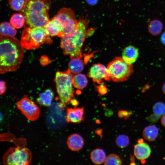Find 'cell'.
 <instances>
[{
	"label": "cell",
	"mask_w": 165,
	"mask_h": 165,
	"mask_svg": "<svg viewBox=\"0 0 165 165\" xmlns=\"http://www.w3.org/2000/svg\"><path fill=\"white\" fill-rule=\"evenodd\" d=\"M60 21L62 28L58 37L62 38L73 34L78 27V20L75 16L74 11L69 8H61L54 16Z\"/></svg>",
	"instance_id": "obj_7"
},
{
	"label": "cell",
	"mask_w": 165,
	"mask_h": 165,
	"mask_svg": "<svg viewBox=\"0 0 165 165\" xmlns=\"http://www.w3.org/2000/svg\"><path fill=\"white\" fill-rule=\"evenodd\" d=\"M80 59H72L68 63V69L73 74L79 73L83 69L84 62Z\"/></svg>",
	"instance_id": "obj_21"
},
{
	"label": "cell",
	"mask_w": 165,
	"mask_h": 165,
	"mask_svg": "<svg viewBox=\"0 0 165 165\" xmlns=\"http://www.w3.org/2000/svg\"><path fill=\"white\" fill-rule=\"evenodd\" d=\"M161 122L163 126L165 127V114L163 115L161 119Z\"/></svg>",
	"instance_id": "obj_35"
},
{
	"label": "cell",
	"mask_w": 165,
	"mask_h": 165,
	"mask_svg": "<svg viewBox=\"0 0 165 165\" xmlns=\"http://www.w3.org/2000/svg\"><path fill=\"white\" fill-rule=\"evenodd\" d=\"M160 39L161 42L163 44L165 45V32L162 35Z\"/></svg>",
	"instance_id": "obj_36"
},
{
	"label": "cell",
	"mask_w": 165,
	"mask_h": 165,
	"mask_svg": "<svg viewBox=\"0 0 165 165\" xmlns=\"http://www.w3.org/2000/svg\"><path fill=\"white\" fill-rule=\"evenodd\" d=\"M139 55L138 49L134 46L130 45L124 49L122 58L126 63L132 64L136 62Z\"/></svg>",
	"instance_id": "obj_14"
},
{
	"label": "cell",
	"mask_w": 165,
	"mask_h": 165,
	"mask_svg": "<svg viewBox=\"0 0 165 165\" xmlns=\"http://www.w3.org/2000/svg\"><path fill=\"white\" fill-rule=\"evenodd\" d=\"M103 130L102 129H97L95 131V132L97 134L99 135L101 137L102 136V132Z\"/></svg>",
	"instance_id": "obj_37"
},
{
	"label": "cell",
	"mask_w": 165,
	"mask_h": 165,
	"mask_svg": "<svg viewBox=\"0 0 165 165\" xmlns=\"http://www.w3.org/2000/svg\"><path fill=\"white\" fill-rule=\"evenodd\" d=\"M158 116L155 114L152 115L149 118V120L151 122H156L158 120Z\"/></svg>",
	"instance_id": "obj_30"
},
{
	"label": "cell",
	"mask_w": 165,
	"mask_h": 165,
	"mask_svg": "<svg viewBox=\"0 0 165 165\" xmlns=\"http://www.w3.org/2000/svg\"><path fill=\"white\" fill-rule=\"evenodd\" d=\"M87 75L94 82L99 84H103L104 80L109 81L111 79L107 68L100 64H93L88 72Z\"/></svg>",
	"instance_id": "obj_10"
},
{
	"label": "cell",
	"mask_w": 165,
	"mask_h": 165,
	"mask_svg": "<svg viewBox=\"0 0 165 165\" xmlns=\"http://www.w3.org/2000/svg\"><path fill=\"white\" fill-rule=\"evenodd\" d=\"M84 108H68L67 110L66 120L68 123H79L84 119Z\"/></svg>",
	"instance_id": "obj_12"
},
{
	"label": "cell",
	"mask_w": 165,
	"mask_h": 165,
	"mask_svg": "<svg viewBox=\"0 0 165 165\" xmlns=\"http://www.w3.org/2000/svg\"><path fill=\"white\" fill-rule=\"evenodd\" d=\"M89 23L86 18H80L76 31L72 35L61 38L60 46L64 53L69 55L71 59L82 57L81 49L85 39L92 35L95 31V29H88Z\"/></svg>",
	"instance_id": "obj_2"
},
{
	"label": "cell",
	"mask_w": 165,
	"mask_h": 165,
	"mask_svg": "<svg viewBox=\"0 0 165 165\" xmlns=\"http://www.w3.org/2000/svg\"><path fill=\"white\" fill-rule=\"evenodd\" d=\"M0 94L2 95L3 94L6 90V83L4 81L1 80L0 81Z\"/></svg>",
	"instance_id": "obj_29"
},
{
	"label": "cell",
	"mask_w": 165,
	"mask_h": 165,
	"mask_svg": "<svg viewBox=\"0 0 165 165\" xmlns=\"http://www.w3.org/2000/svg\"><path fill=\"white\" fill-rule=\"evenodd\" d=\"M87 3L91 5H94L96 4L98 0H86Z\"/></svg>",
	"instance_id": "obj_34"
},
{
	"label": "cell",
	"mask_w": 165,
	"mask_h": 165,
	"mask_svg": "<svg viewBox=\"0 0 165 165\" xmlns=\"http://www.w3.org/2000/svg\"><path fill=\"white\" fill-rule=\"evenodd\" d=\"M0 35L14 37L17 33V31L10 23L3 22L0 25Z\"/></svg>",
	"instance_id": "obj_20"
},
{
	"label": "cell",
	"mask_w": 165,
	"mask_h": 165,
	"mask_svg": "<svg viewBox=\"0 0 165 165\" xmlns=\"http://www.w3.org/2000/svg\"><path fill=\"white\" fill-rule=\"evenodd\" d=\"M25 0H9V4L10 8L15 11H20L23 8Z\"/></svg>",
	"instance_id": "obj_26"
},
{
	"label": "cell",
	"mask_w": 165,
	"mask_h": 165,
	"mask_svg": "<svg viewBox=\"0 0 165 165\" xmlns=\"http://www.w3.org/2000/svg\"><path fill=\"white\" fill-rule=\"evenodd\" d=\"M67 143L69 149L73 151H76L82 148L84 141L80 135L75 133L71 134L68 137Z\"/></svg>",
	"instance_id": "obj_15"
},
{
	"label": "cell",
	"mask_w": 165,
	"mask_h": 165,
	"mask_svg": "<svg viewBox=\"0 0 165 165\" xmlns=\"http://www.w3.org/2000/svg\"><path fill=\"white\" fill-rule=\"evenodd\" d=\"M162 89L163 92L164 94L165 95V83L163 85Z\"/></svg>",
	"instance_id": "obj_38"
},
{
	"label": "cell",
	"mask_w": 165,
	"mask_h": 165,
	"mask_svg": "<svg viewBox=\"0 0 165 165\" xmlns=\"http://www.w3.org/2000/svg\"><path fill=\"white\" fill-rule=\"evenodd\" d=\"M100 87L98 90L100 93L102 95L105 94L107 92V90L105 89V87L102 86H101Z\"/></svg>",
	"instance_id": "obj_31"
},
{
	"label": "cell",
	"mask_w": 165,
	"mask_h": 165,
	"mask_svg": "<svg viewBox=\"0 0 165 165\" xmlns=\"http://www.w3.org/2000/svg\"><path fill=\"white\" fill-rule=\"evenodd\" d=\"M51 4L50 0H25L20 13L29 27L44 28L49 20L48 12Z\"/></svg>",
	"instance_id": "obj_3"
},
{
	"label": "cell",
	"mask_w": 165,
	"mask_h": 165,
	"mask_svg": "<svg viewBox=\"0 0 165 165\" xmlns=\"http://www.w3.org/2000/svg\"><path fill=\"white\" fill-rule=\"evenodd\" d=\"M87 83L86 77L82 74H77L74 77L73 84L77 89H82L84 88L87 86Z\"/></svg>",
	"instance_id": "obj_23"
},
{
	"label": "cell",
	"mask_w": 165,
	"mask_h": 165,
	"mask_svg": "<svg viewBox=\"0 0 165 165\" xmlns=\"http://www.w3.org/2000/svg\"><path fill=\"white\" fill-rule=\"evenodd\" d=\"M151 152L150 146L144 142L142 139H139L138 143L134 145V154L139 160H143L147 159L150 156Z\"/></svg>",
	"instance_id": "obj_11"
},
{
	"label": "cell",
	"mask_w": 165,
	"mask_h": 165,
	"mask_svg": "<svg viewBox=\"0 0 165 165\" xmlns=\"http://www.w3.org/2000/svg\"><path fill=\"white\" fill-rule=\"evenodd\" d=\"M118 114L119 118H122L124 117L125 119H126L129 117L130 113L126 111L121 110L118 111Z\"/></svg>",
	"instance_id": "obj_28"
},
{
	"label": "cell",
	"mask_w": 165,
	"mask_h": 165,
	"mask_svg": "<svg viewBox=\"0 0 165 165\" xmlns=\"http://www.w3.org/2000/svg\"><path fill=\"white\" fill-rule=\"evenodd\" d=\"M90 157L94 163L100 164L105 162L106 157L105 153L103 150L97 148L91 152Z\"/></svg>",
	"instance_id": "obj_18"
},
{
	"label": "cell",
	"mask_w": 165,
	"mask_h": 165,
	"mask_svg": "<svg viewBox=\"0 0 165 165\" xmlns=\"http://www.w3.org/2000/svg\"><path fill=\"white\" fill-rule=\"evenodd\" d=\"M24 48L14 37L0 35V72L15 71L20 67L24 56Z\"/></svg>",
	"instance_id": "obj_1"
},
{
	"label": "cell",
	"mask_w": 165,
	"mask_h": 165,
	"mask_svg": "<svg viewBox=\"0 0 165 165\" xmlns=\"http://www.w3.org/2000/svg\"><path fill=\"white\" fill-rule=\"evenodd\" d=\"M20 42L24 48L31 50L38 48L44 43L50 44L52 41L44 28L28 27L23 31Z\"/></svg>",
	"instance_id": "obj_5"
},
{
	"label": "cell",
	"mask_w": 165,
	"mask_h": 165,
	"mask_svg": "<svg viewBox=\"0 0 165 165\" xmlns=\"http://www.w3.org/2000/svg\"><path fill=\"white\" fill-rule=\"evenodd\" d=\"M49 60L47 57H44L41 58L40 62L42 64H45L47 63H48Z\"/></svg>",
	"instance_id": "obj_32"
},
{
	"label": "cell",
	"mask_w": 165,
	"mask_h": 165,
	"mask_svg": "<svg viewBox=\"0 0 165 165\" xmlns=\"http://www.w3.org/2000/svg\"><path fill=\"white\" fill-rule=\"evenodd\" d=\"M115 142L118 147L120 148H124L129 145L130 140L129 137L127 135L121 134L117 137Z\"/></svg>",
	"instance_id": "obj_25"
},
{
	"label": "cell",
	"mask_w": 165,
	"mask_h": 165,
	"mask_svg": "<svg viewBox=\"0 0 165 165\" xmlns=\"http://www.w3.org/2000/svg\"><path fill=\"white\" fill-rule=\"evenodd\" d=\"M17 108L23 114L31 121L38 119L40 114L39 108L32 101L27 97L22 98L17 103Z\"/></svg>",
	"instance_id": "obj_9"
},
{
	"label": "cell",
	"mask_w": 165,
	"mask_h": 165,
	"mask_svg": "<svg viewBox=\"0 0 165 165\" xmlns=\"http://www.w3.org/2000/svg\"><path fill=\"white\" fill-rule=\"evenodd\" d=\"M73 75L69 69L64 72L58 71L56 73L54 81L60 100L59 106L61 108H65L74 96Z\"/></svg>",
	"instance_id": "obj_4"
},
{
	"label": "cell",
	"mask_w": 165,
	"mask_h": 165,
	"mask_svg": "<svg viewBox=\"0 0 165 165\" xmlns=\"http://www.w3.org/2000/svg\"><path fill=\"white\" fill-rule=\"evenodd\" d=\"M159 133L157 127L155 125H149L146 127L142 132L144 138L146 140L152 141L157 138Z\"/></svg>",
	"instance_id": "obj_17"
},
{
	"label": "cell",
	"mask_w": 165,
	"mask_h": 165,
	"mask_svg": "<svg viewBox=\"0 0 165 165\" xmlns=\"http://www.w3.org/2000/svg\"><path fill=\"white\" fill-rule=\"evenodd\" d=\"M71 104L74 106H76L79 104V102L75 99H72L70 101Z\"/></svg>",
	"instance_id": "obj_33"
},
{
	"label": "cell",
	"mask_w": 165,
	"mask_h": 165,
	"mask_svg": "<svg viewBox=\"0 0 165 165\" xmlns=\"http://www.w3.org/2000/svg\"><path fill=\"white\" fill-rule=\"evenodd\" d=\"M154 114L160 116L165 114V104L158 102L156 103L153 107Z\"/></svg>",
	"instance_id": "obj_27"
},
{
	"label": "cell",
	"mask_w": 165,
	"mask_h": 165,
	"mask_svg": "<svg viewBox=\"0 0 165 165\" xmlns=\"http://www.w3.org/2000/svg\"><path fill=\"white\" fill-rule=\"evenodd\" d=\"M44 28L47 34L51 37L58 36L62 29L60 21L54 16L49 20Z\"/></svg>",
	"instance_id": "obj_13"
},
{
	"label": "cell",
	"mask_w": 165,
	"mask_h": 165,
	"mask_svg": "<svg viewBox=\"0 0 165 165\" xmlns=\"http://www.w3.org/2000/svg\"><path fill=\"white\" fill-rule=\"evenodd\" d=\"M31 151L26 148H10L2 157V163L5 165H27L31 162Z\"/></svg>",
	"instance_id": "obj_8"
},
{
	"label": "cell",
	"mask_w": 165,
	"mask_h": 165,
	"mask_svg": "<svg viewBox=\"0 0 165 165\" xmlns=\"http://www.w3.org/2000/svg\"><path fill=\"white\" fill-rule=\"evenodd\" d=\"M163 24L159 20L155 19L151 20L148 25V31L151 35L156 36L160 34L162 32Z\"/></svg>",
	"instance_id": "obj_19"
},
{
	"label": "cell",
	"mask_w": 165,
	"mask_h": 165,
	"mask_svg": "<svg viewBox=\"0 0 165 165\" xmlns=\"http://www.w3.org/2000/svg\"><path fill=\"white\" fill-rule=\"evenodd\" d=\"M122 164L121 160L119 156L111 154L106 157L104 164L105 165H121Z\"/></svg>",
	"instance_id": "obj_24"
},
{
	"label": "cell",
	"mask_w": 165,
	"mask_h": 165,
	"mask_svg": "<svg viewBox=\"0 0 165 165\" xmlns=\"http://www.w3.org/2000/svg\"><path fill=\"white\" fill-rule=\"evenodd\" d=\"M54 94L53 90L49 88L41 93L37 99V101L41 105L49 106L52 103Z\"/></svg>",
	"instance_id": "obj_16"
},
{
	"label": "cell",
	"mask_w": 165,
	"mask_h": 165,
	"mask_svg": "<svg viewBox=\"0 0 165 165\" xmlns=\"http://www.w3.org/2000/svg\"><path fill=\"white\" fill-rule=\"evenodd\" d=\"M25 22L24 16L21 13L13 14L11 17L10 23L15 28L20 29L24 25Z\"/></svg>",
	"instance_id": "obj_22"
},
{
	"label": "cell",
	"mask_w": 165,
	"mask_h": 165,
	"mask_svg": "<svg viewBox=\"0 0 165 165\" xmlns=\"http://www.w3.org/2000/svg\"><path fill=\"white\" fill-rule=\"evenodd\" d=\"M107 68L111 79L115 82L127 80L134 72L132 64L126 63L120 57H116L109 62Z\"/></svg>",
	"instance_id": "obj_6"
}]
</instances>
